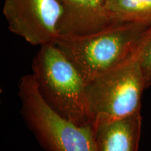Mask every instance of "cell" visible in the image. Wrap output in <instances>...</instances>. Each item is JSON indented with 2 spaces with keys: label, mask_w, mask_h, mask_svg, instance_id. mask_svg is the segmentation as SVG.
Instances as JSON below:
<instances>
[{
  "label": "cell",
  "mask_w": 151,
  "mask_h": 151,
  "mask_svg": "<svg viewBox=\"0 0 151 151\" xmlns=\"http://www.w3.org/2000/svg\"><path fill=\"white\" fill-rule=\"evenodd\" d=\"M148 27L138 24H113L89 35L59 37L54 43L88 82L129 58Z\"/></svg>",
  "instance_id": "cell-2"
},
{
  "label": "cell",
  "mask_w": 151,
  "mask_h": 151,
  "mask_svg": "<svg viewBox=\"0 0 151 151\" xmlns=\"http://www.w3.org/2000/svg\"><path fill=\"white\" fill-rule=\"evenodd\" d=\"M107 9L113 24L151 26V0H108Z\"/></svg>",
  "instance_id": "cell-8"
},
{
  "label": "cell",
  "mask_w": 151,
  "mask_h": 151,
  "mask_svg": "<svg viewBox=\"0 0 151 151\" xmlns=\"http://www.w3.org/2000/svg\"><path fill=\"white\" fill-rule=\"evenodd\" d=\"M39 47L31 74L43 100L67 120L79 125H92L86 81L55 43Z\"/></svg>",
  "instance_id": "cell-1"
},
{
  "label": "cell",
  "mask_w": 151,
  "mask_h": 151,
  "mask_svg": "<svg viewBox=\"0 0 151 151\" xmlns=\"http://www.w3.org/2000/svg\"><path fill=\"white\" fill-rule=\"evenodd\" d=\"M18 87L22 118L44 150L97 151L92 126L76 124L50 108L32 75L22 76Z\"/></svg>",
  "instance_id": "cell-3"
},
{
  "label": "cell",
  "mask_w": 151,
  "mask_h": 151,
  "mask_svg": "<svg viewBox=\"0 0 151 151\" xmlns=\"http://www.w3.org/2000/svg\"><path fill=\"white\" fill-rule=\"evenodd\" d=\"M8 28L32 46L54 43L62 9L58 0H4Z\"/></svg>",
  "instance_id": "cell-5"
},
{
  "label": "cell",
  "mask_w": 151,
  "mask_h": 151,
  "mask_svg": "<svg viewBox=\"0 0 151 151\" xmlns=\"http://www.w3.org/2000/svg\"><path fill=\"white\" fill-rule=\"evenodd\" d=\"M136 52L146 87L148 88L151 86V26L141 37Z\"/></svg>",
  "instance_id": "cell-9"
},
{
  "label": "cell",
  "mask_w": 151,
  "mask_h": 151,
  "mask_svg": "<svg viewBox=\"0 0 151 151\" xmlns=\"http://www.w3.org/2000/svg\"><path fill=\"white\" fill-rule=\"evenodd\" d=\"M107 1L58 0L62 9L58 37L89 35L113 24Z\"/></svg>",
  "instance_id": "cell-6"
},
{
  "label": "cell",
  "mask_w": 151,
  "mask_h": 151,
  "mask_svg": "<svg viewBox=\"0 0 151 151\" xmlns=\"http://www.w3.org/2000/svg\"><path fill=\"white\" fill-rule=\"evenodd\" d=\"M145 89L144 78L135 51L121 65L87 82V99L92 123L141 112Z\"/></svg>",
  "instance_id": "cell-4"
},
{
  "label": "cell",
  "mask_w": 151,
  "mask_h": 151,
  "mask_svg": "<svg viewBox=\"0 0 151 151\" xmlns=\"http://www.w3.org/2000/svg\"><path fill=\"white\" fill-rule=\"evenodd\" d=\"M97 151H138L142 117L141 112L125 118L92 124Z\"/></svg>",
  "instance_id": "cell-7"
}]
</instances>
